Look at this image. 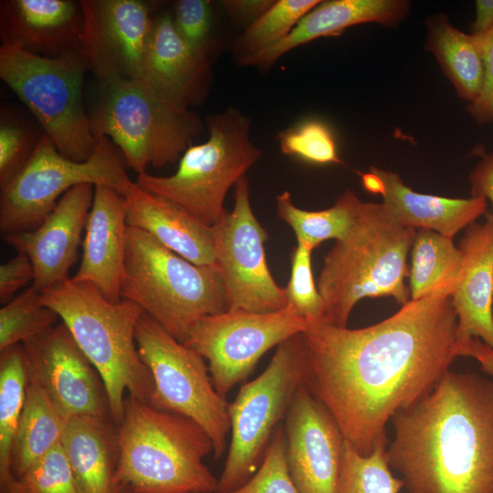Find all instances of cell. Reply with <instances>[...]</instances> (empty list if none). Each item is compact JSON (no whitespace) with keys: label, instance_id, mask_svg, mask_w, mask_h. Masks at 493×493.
<instances>
[{"label":"cell","instance_id":"obj_5","mask_svg":"<svg viewBox=\"0 0 493 493\" xmlns=\"http://www.w3.org/2000/svg\"><path fill=\"white\" fill-rule=\"evenodd\" d=\"M100 375L112 422L124 414V393L148 404L153 382L138 351L135 330L143 310L134 302L107 299L92 284L71 278L41 292Z\"/></svg>","mask_w":493,"mask_h":493},{"label":"cell","instance_id":"obj_14","mask_svg":"<svg viewBox=\"0 0 493 493\" xmlns=\"http://www.w3.org/2000/svg\"><path fill=\"white\" fill-rule=\"evenodd\" d=\"M235 187L233 210H226L210 227L215 267L223 279L228 310H280L288 302L267 264L264 243L268 234L252 210L247 177H242Z\"/></svg>","mask_w":493,"mask_h":493},{"label":"cell","instance_id":"obj_13","mask_svg":"<svg viewBox=\"0 0 493 493\" xmlns=\"http://www.w3.org/2000/svg\"><path fill=\"white\" fill-rule=\"evenodd\" d=\"M309 325L289 306L267 313L226 310L199 320L184 344L208 361L213 384L226 397L268 350Z\"/></svg>","mask_w":493,"mask_h":493},{"label":"cell","instance_id":"obj_11","mask_svg":"<svg viewBox=\"0 0 493 493\" xmlns=\"http://www.w3.org/2000/svg\"><path fill=\"white\" fill-rule=\"evenodd\" d=\"M82 184L109 185L124 196L134 184L107 137L98 140L87 161L76 162L62 155L44 133L27 163L1 187V233L34 230L52 212L61 194Z\"/></svg>","mask_w":493,"mask_h":493},{"label":"cell","instance_id":"obj_32","mask_svg":"<svg viewBox=\"0 0 493 493\" xmlns=\"http://www.w3.org/2000/svg\"><path fill=\"white\" fill-rule=\"evenodd\" d=\"M388 444V440L381 442L363 456L345 439L336 493H399L404 482L392 473Z\"/></svg>","mask_w":493,"mask_h":493},{"label":"cell","instance_id":"obj_34","mask_svg":"<svg viewBox=\"0 0 493 493\" xmlns=\"http://www.w3.org/2000/svg\"><path fill=\"white\" fill-rule=\"evenodd\" d=\"M320 0H278L249 25L234 43L237 58L266 49L284 39Z\"/></svg>","mask_w":493,"mask_h":493},{"label":"cell","instance_id":"obj_6","mask_svg":"<svg viewBox=\"0 0 493 493\" xmlns=\"http://www.w3.org/2000/svg\"><path fill=\"white\" fill-rule=\"evenodd\" d=\"M120 297L140 306L182 343L199 320L228 310L215 267L195 265L131 226L127 229Z\"/></svg>","mask_w":493,"mask_h":493},{"label":"cell","instance_id":"obj_22","mask_svg":"<svg viewBox=\"0 0 493 493\" xmlns=\"http://www.w3.org/2000/svg\"><path fill=\"white\" fill-rule=\"evenodd\" d=\"M210 60L197 55L178 34L172 16L155 17L140 79L173 104L189 110L205 96Z\"/></svg>","mask_w":493,"mask_h":493},{"label":"cell","instance_id":"obj_28","mask_svg":"<svg viewBox=\"0 0 493 493\" xmlns=\"http://www.w3.org/2000/svg\"><path fill=\"white\" fill-rule=\"evenodd\" d=\"M67 421L37 383L28 377L12 449V470L17 480L35 462L60 445Z\"/></svg>","mask_w":493,"mask_h":493},{"label":"cell","instance_id":"obj_31","mask_svg":"<svg viewBox=\"0 0 493 493\" xmlns=\"http://www.w3.org/2000/svg\"><path fill=\"white\" fill-rule=\"evenodd\" d=\"M410 299H418L464 270V256L453 239L437 232L416 230L411 247Z\"/></svg>","mask_w":493,"mask_h":493},{"label":"cell","instance_id":"obj_36","mask_svg":"<svg viewBox=\"0 0 493 493\" xmlns=\"http://www.w3.org/2000/svg\"><path fill=\"white\" fill-rule=\"evenodd\" d=\"M281 152L317 163H341L331 131L323 122L309 120L278 135Z\"/></svg>","mask_w":493,"mask_h":493},{"label":"cell","instance_id":"obj_15","mask_svg":"<svg viewBox=\"0 0 493 493\" xmlns=\"http://www.w3.org/2000/svg\"><path fill=\"white\" fill-rule=\"evenodd\" d=\"M28 377L67 419L110 416L103 381L62 322L22 343Z\"/></svg>","mask_w":493,"mask_h":493},{"label":"cell","instance_id":"obj_25","mask_svg":"<svg viewBox=\"0 0 493 493\" xmlns=\"http://www.w3.org/2000/svg\"><path fill=\"white\" fill-rule=\"evenodd\" d=\"M127 225L143 230L162 245L199 266L215 267L211 228L163 197L136 183L125 195Z\"/></svg>","mask_w":493,"mask_h":493},{"label":"cell","instance_id":"obj_44","mask_svg":"<svg viewBox=\"0 0 493 493\" xmlns=\"http://www.w3.org/2000/svg\"><path fill=\"white\" fill-rule=\"evenodd\" d=\"M274 0H226L223 5L236 20L250 25L267 12L275 3Z\"/></svg>","mask_w":493,"mask_h":493},{"label":"cell","instance_id":"obj_7","mask_svg":"<svg viewBox=\"0 0 493 493\" xmlns=\"http://www.w3.org/2000/svg\"><path fill=\"white\" fill-rule=\"evenodd\" d=\"M89 117L96 140L112 141L139 174L149 165L160 168L175 162L204 130L195 113L141 79H100Z\"/></svg>","mask_w":493,"mask_h":493},{"label":"cell","instance_id":"obj_30","mask_svg":"<svg viewBox=\"0 0 493 493\" xmlns=\"http://www.w3.org/2000/svg\"><path fill=\"white\" fill-rule=\"evenodd\" d=\"M359 197L351 190L338 197L335 204L320 211H306L296 206L289 192L277 196V213L294 231L297 243L314 249L323 241L341 239L350 229Z\"/></svg>","mask_w":493,"mask_h":493},{"label":"cell","instance_id":"obj_4","mask_svg":"<svg viewBox=\"0 0 493 493\" xmlns=\"http://www.w3.org/2000/svg\"><path fill=\"white\" fill-rule=\"evenodd\" d=\"M116 471L121 489L131 493H215L218 478L204 464L214 452L207 433L184 415L125 400L118 428Z\"/></svg>","mask_w":493,"mask_h":493},{"label":"cell","instance_id":"obj_26","mask_svg":"<svg viewBox=\"0 0 493 493\" xmlns=\"http://www.w3.org/2000/svg\"><path fill=\"white\" fill-rule=\"evenodd\" d=\"M60 444L79 493H121L116 479L118 430L107 417L68 419Z\"/></svg>","mask_w":493,"mask_h":493},{"label":"cell","instance_id":"obj_20","mask_svg":"<svg viewBox=\"0 0 493 493\" xmlns=\"http://www.w3.org/2000/svg\"><path fill=\"white\" fill-rule=\"evenodd\" d=\"M362 183L368 192L382 195L383 209L396 224L435 231L452 239L487 209L485 197L455 199L417 193L398 173L374 166L362 174Z\"/></svg>","mask_w":493,"mask_h":493},{"label":"cell","instance_id":"obj_21","mask_svg":"<svg viewBox=\"0 0 493 493\" xmlns=\"http://www.w3.org/2000/svg\"><path fill=\"white\" fill-rule=\"evenodd\" d=\"M127 229L125 196L109 185H94L82 242V258L71 278L94 285L112 302L121 300Z\"/></svg>","mask_w":493,"mask_h":493},{"label":"cell","instance_id":"obj_40","mask_svg":"<svg viewBox=\"0 0 493 493\" xmlns=\"http://www.w3.org/2000/svg\"><path fill=\"white\" fill-rule=\"evenodd\" d=\"M172 19L188 46L197 55L210 60L212 16L209 1H177Z\"/></svg>","mask_w":493,"mask_h":493},{"label":"cell","instance_id":"obj_48","mask_svg":"<svg viewBox=\"0 0 493 493\" xmlns=\"http://www.w3.org/2000/svg\"><path fill=\"white\" fill-rule=\"evenodd\" d=\"M491 122H493V116H492V121Z\"/></svg>","mask_w":493,"mask_h":493},{"label":"cell","instance_id":"obj_27","mask_svg":"<svg viewBox=\"0 0 493 493\" xmlns=\"http://www.w3.org/2000/svg\"><path fill=\"white\" fill-rule=\"evenodd\" d=\"M425 47L438 61L457 96L471 103L480 95L484 79L482 40L453 26L437 15L427 20Z\"/></svg>","mask_w":493,"mask_h":493},{"label":"cell","instance_id":"obj_46","mask_svg":"<svg viewBox=\"0 0 493 493\" xmlns=\"http://www.w3.org/2000/svg\"><path fill=\"white\" fill-rule=\"evenodd\" d=\"M476 16L471 25V35L482 40L493 28V0L476 1Z\"/></svg>","mask_w":493,"mask_h":493},{"label":"cell","instance_id":"obj_23","mask_svg":"<svg viewBox=\"0 0 493 493\" xmlns=\"http://www.w3.org/2000/svg\"><path fill=\"white\" fill-rule=\"evenodd\" d=\"M458 248L465 270L451 294L457 341L477 338L493 348V214L468 226Z\"/></svg>","mask_w":493,"mask_h":493},{"label":"cell","instance_id":"obj_33","mask_svg":"<svg viewBox=\"0 0 493 493\" xmlns=\"http://www.w3.org/2000/svg\"><path fill=\"white\" fill-rule=\"evenodd\" d=\"M59 318L33 286L0 309V351L33 339L54 327Z\"/></svg>","mask_w":493,"mask_h":493},{"label":"cell","instance_id":"obj_18","mask_svg":"<svg viewBox=\"0 0 493 493\" xmlns=\"http://www.w3.org/2000/svg\"><path fill=\"white\" fill-rule=\"evenodd\" d=\"M93 197V184L76 185L63 194L37 228L4 236L11 246L31 260L35 270L32 286L40 292L69 278Z\"/></svg>","mask_w":493,"mask_h":493},{"label":"cell","instance_id":"obj_3","mask_svg":"<svg viewBox=\"0 0 493 493\" xmlns=\"http://www.w3.org/2000/svg\"><path fill=\"white\" fill-rule=\"evenodd\" d=\"M415 233L393 222L382 204L360 201L347 234L324 257L317 284L321 323L347 327L353 307L365 298L390 297L406 304L407 255Z\"/></svg>","mask_w":493,"mask_h":493},{"label":"cell","instance_id":"obj_10","mask_svg":"<svg viewBox=\"0 0 493 493\" xmlns=\"http://www.w3.org/2000/svg\"><path fill=\"white\" fill-rule=\"evenodd\" d=\"M305 371V346L299 333L281 342L265 371L242 385L228 404L231 442L216 492L235 490L257 472L278 423L304 384Z\"/></svg>","mask_w":493,"mask_h":493},{"label":"cell","instance_id":"obj_9","mask_svg":"<svg viewBox=\"0 0 493 493\" xmlns=\"http://www.w3.org/2000/svg\"><path fill=\"white\" fill-rule=\"evenodd\" d=\"M87 69L80 52L45 57L0 47V78L29 109L58 151L76 162L87 161L98 143L82 97Z\"/></svg>","mask_w":493,"mask_h":493},{"label":"cell","instance_id":"obj_42","mask_svg":"<svg viewBox=\"0 0 493 493\" xmlns=\"http://www.w3.org/2000/svg\"><path fill=\"white\" fill-rule=\"evenodd\" d=\"M35 270L29 257L18 253L0 266V301L6 304L11 301L15 294L34 282Z\"/></svg>","mask_w":493,"mask_h":493},{"label":"cell","instance_id":"obj_35","mask_svg":"<svg viewBox=\"0 0 493 493\" xmlns=\"http://www.w3.org/2000/svg\"><path fill=\"white\" fill-rule=\"evenodd\" d=\"M309 246L297 243L291 255V275L283 291L288 306L310 324L323 317V300L315 284Z\"/></svg>","mask_w":493,"mask_h":493},{"label":"cell","instance_id":"obj_39","mask_svg":"<svg viewBox=\"0 0 493 493\" xmlns=\"http://www.w3.org/2000/svg\"><path fill=\"white\" fill-rule=\"evenodd\" d=\"M41 137V136H40ZM40 138L26 124L2 113L0 123V184L8 183L32 156Z\"/></svg>","mask_w":493,"mask_h":493},{"label":"cell","instance_id":"obj_45","mask_svg":"<svg viewBox=\"0 0 493 493\" xmlns=\"http://www.w3.org/2000/svg\"><path fill=\"white\" fill-rule=\"evenodd\" d=\"M457 355L477 360L482 371L493 379V348L481 340L470 338L457 341Z\"/></svg>","mask_w":493,"mask_h":493},{"label":"cell","instance_id":"obj_16","mask_svg":"<svg viewBox=\"0 0 493 493\" xmlns=\"http://www.w3.org/2000/svg\"><path fill=\"white\" fill-rule=\"evenodd\" d=\"M80 53L100 79H140L155 17L142 0H81Z\"/></svg>","mask_w":493,"mask_h":493},{"label":"cell","instance_id":"obj_24","mask_svg":"<svg viewBox=\"0 0 493 493\" xmlns=\"http://www.w3.org/2000/svg\"><path fill=\"white\" fill-rule=\"evenodd\" d=\"M404 0L320 1L308 12L291 32L278 43L237 58L240 66L267 68L289 50L322 37L341 35L346 28L363 23L384 26L397 25L408 13Z\"/></svg>","mask_w":493,"mask_h":493},{"label":"cell","instance_id":"obj_47","mask_svg":"<svg viewBox=\"0 0 493 493\" xmlns=\"http://www.w3.org/2000/svg\"><path fill=\"white\" fill-rule=\"evenodd\" d=\"M121 493H131V492H130L129 490H126V489H122Z\"/></svg>","mask_w":493,"mask_h":493},{"label":"cell","instance_id":"obj_12","mask_svg":"<svg viewBox=\"0 0 493 493\" xmlns=\"http://www.w3.org/2000/svg\"><path fill=\"white\" fill-rule=\"evenodd\" d=\"M135 340L153 382L149 404L198 424L213 442L215 458H220L230 431L229 404L215 390L205 359L145 312L137 322Z\"/></svg>","mask_w":493,"mask_h":493},{"label":"cell","instance_id":"obj_37","mask_svg":"<svg viewBox=\"0 0 493 493\" xmlns=\"http://www.w3.org/2000/svg\"><path fill=\"white\" fill-rule=\"evenodd\" d=\"M18 493H79L61 444L18 478Z\"/></svg>","mask_w":493,"mask_h":493},{"label":"cell","instance_id":"obj_29","mask_svg":"<svg viewBox=\"0 0 493 493\" xmlns=\"http://www.w3.org/2000/svg\"><path fill=\"white\" fill-rule=\"evenodd\" d=\"M28 383L26 357L22 344L1 351L0 355V490L18 493L12 470V449Z\"/></svg>","mask_w":493,"mask_h":493},{"label":"cell","instance_id":"obj_38","mask_svg":"<svg viewBox=\"0 0 493 493\" xmlns=\"http://www.w3.org/2000/svg\"><path fill=\"white\" fill-rule=\"evenodd\" d=\"M286 451L285 432L278 426L257 472L240 488L226 493H299L289 475Z\"/></svg>","mask_w":493,"mask_h":493},{"label":"cell","instance_id":"obj_41","mask_svg":"<svg viewBox=\"0 0 493 493\" xmlns=\"http://www.w3.org/2000/svg\"><path fill=\"white\" fill-rule=\"evenodd\" d=\"M483 87L479 97L468 103L467 110L478 124L492 121L493 116V28L482 39Z\"/></svg>","mask_w":493,"mask_h":493},{"label":"cell","instance_id":"obj_43","mask_svg":"<svg viewBox=\"0 0 493 493\" xmlns=\"http://www.w3.org/2000/svg\"><path fill=\"white\" fill-rule=\"evenodd\" d=\"M471 197H485L493 205V151L481 155L468 176Z\"/></svg>","mask_w":493,"mask_h":493},{"label":"cell","instance_id":"obj_2","mask_svg":"<svg viewBox=\"0 0 493 493\" xmlns=\"http://www.w3.org/2000/svg\"><path fill=\"white\" fill-rule=\"evenodd\" d=\"M391 422V469L407 493H493V381L451 369Z\"/></svg>","mask_w":493,"mask_h":493},{"label":"cell","instance_id":"obj_1","mask_svg":"<svg viewBox=\"0 0 493 493\" xmlns=\"http://www.w3.org/2000/svg\"><path fill=\"white\" fill-rule=\"evenodd\" d=\"M464 270L379 323L320 322L302 332L304 385L358 453L369 456L387 441L393 415L428 394L458 357L451 294Z\"/></svg>","mask_w":493,"mask_h":493},{"label":"cell","instance_id":"obj_8","mask_svg":"<svg viewBox=\"0 0 493 493\" xmlns=\"http://www.w3.org/2000/svg\"><path fill=\"white\" fill-rule=\"evenodd\" d=\"M206 124L209 138L186 149L173 174L142 173L135 183L211 227L226 210L224 201L229 188L246 176L262 152L250 140L249 119L237 109L211 114Z\"/></svg>","mask_w":493,"mask_h":493},{"label":"cell","instance_id":"obj_19","mask_svg":"<svg viewBox=\"0 0 493 493\" xmlns=\"http://www.w3.org/2000/svg\"><path fill=\"white\" fill-rule=\"evenodd\" d=\"M84 14L80 1L3 0L2 45L45 56L80 52Z\"/></svg>","mask_w":493,"mask_h":493},{"label":"cell","instance_id":"obj_17","mask_svg":"<svg viewBox=\"0 0 493 493\" xmlns=\"http://www.w3.org/2000/svg\"><path fill=\"white\" fill-rule=\"evenodd\" d=\"M287 462L299 493H336L345 438L326 407L302 384L285 418Z\"/></svg>","mask_w":493,"mask_h":493}]
</instances>
